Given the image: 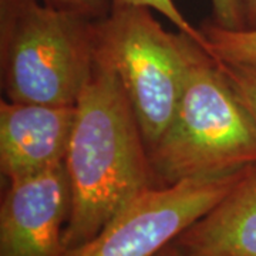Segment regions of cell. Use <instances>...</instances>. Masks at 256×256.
Instances as JSON below:
<instances>
[{
	"label": "cell",
	"mask_w": 256,
	"mask_h": 256,
	"mask_svg": "<svg viewBox=\"0 0 256 256\" xmlns=\"http://www.w3.org/2000/svg\"><path fill=\"white\" fill-rule=\"evenodd\" d=\"M64 164L72 191L66 250L92 240L132 198L154 186L136 112L98 44L90 77L76 102Z\"/></svg>",
	"instance_id": "obj_1"
},
{
	"label": "cell",
	"mask_w": 256,
	"mask_h": 256,
	"mask_svg": "<svg viewBox=\"0 0 256 256\" xmlns=\"http://www.w3.org/2000/svg\"><path fill=\"white\" fill-rule=\"evenodd\" d=\"M154 186L230 174L256 164V124L220 63L186 40L181 97L162 136L148 150Z\"/></svg>",
	"instance_id": "obj_2"
},
{
	"label": "cell",
	"mask_w": 256,
	"mask_h": 256,
	"mask_svg": "<svg viewBox=\"0 0 256 256\" xmlns=\"http://www.w3.org/2000/svg\"><path fill=\"white\" fill-rule=\"evenodd\" d=\"M96 22L43 0H0L2 76L8 100L76 106L97 52Z\"/></svg>",
	"instance_id": "obj_3"
},
{
	"label": "cell",
	"mask_w": 256,
	"mask_h": 256,
	"mask_svg": "<svg viewBox=\"0 0 256 256\" xmlns=\"http://www.w3.org/2000/svg\"><path fill=\"white\" fill-rule=\"evenodd\" d=\"M96 30L97 44L118 74L150 150L181 97L190 36L165 30L144 6H112L108 16L96 22Z\"/></svg>",
	"instance_id": "obj_4"
},
{
	"label": "cell",
	"mask_w": 256,
	"mask_h": 256,
	"mask_svg": "<svg viewBox=\"0 0 256 256\" xmlns=\"http://www.w3.org/2000/svg\"><path fill=\"white\" fill-rule=\"evenodd\" d=\"M246 168L220 176L150 186L128 202L92 240L68 249L64 256H156L212 210Z\"/></svg>",
	"instance_id": "obj_5"
},
{
	"label": "cell",
	"mask_w": 256,
	"mask_h": 256,
	"mask_svg": "<svg viewBox=\"0 0 256 256\" xmlns=\"http://www.w3.org/2000/svg\"><path fill=\"white\" fill-rule=\"evenodd\" d=\"M72 191L66 164L8 182L0 206V256H64Z\"/></svg>",
	"instance_id": "obj_6"
},
{
	"label": "cell",
	"mask_w": 256,
	"mask_h": 256,
	"mask_svg": "<svg viewBox=\"0 0 256 256\" xmlns=\"http://www.w3.org/2000/svg\"><path fill=\"white\" fill-rule=\"evenodd\" d=\"M76 106L0 102V170L9 181L40 174L66 161Z\"/></svg>",
	"instance_id": "obj_7"
},
{
	"label": "cell",
	"mask_w": 256,
	"mask_h": 256,
	"mask_svg": "<svg viewBox=\"0 0 256 256\" xmlns=\"http://www.w3.org/2000/svg\"><path fill=\"white\" fill-rule=\"evenodd\" d=\"M174 244L184 256H256V164Z\"/></svg>",
	"instance_id": "obj_8"
},
{
	"label": "cell",
	"mask_w": 256,
	"mask_h": 256,
	"mask_svg": "<svg viewBox=\"0 0 256 256\" xmlns=\"http://www.w3.org/2000/svg\"><path fill=\"white\" fill-rule=\"evenodd\" d=\"M201 32L215 60L256 64V28H224L210 22L202 24Z\"/></svg>",
	"instance_id": "obj_9"
},
{
	"label": "cell",
	"mask_w": 256,
	"mask_h": 256,
	"mask_svg": "<svg viewBox=\"0 0 256 256\" xmlns=\"http://www.w3.org/2000/svg\"><path fill=\"white\" fill-rule=\"evenodd\" d=\"M218 63L222 72L226 74L235 94L256 124V64Z\"/></svg>",
	"instance_id": "obj_10"
},
{
	"label": "cell",
	"mask_w": 256,
	"mask_h": 256,
	"mask_svg": "<svg viewBox=\"0 0 256 256\" xmlns=\"http://www.w3.org/2000/svg\"><path fill=\"white\" fill-rule=\"evenodd\" d=\"M112 6H144L161 13L168 18L180 32L192 37L206 50V42L202 36L201 28H196L184 16L181 10L176 8L174 0H112Z\"/></svg>",
	"instance_id": "obj_11"
},
{
	"label": "cell",
	"mask_w": 256,
	"mask_h": 256,
	"mask_svg": "<svg viewBox=\"0 0 256 256\" xmlns=\"http://www.w3.org/2000/svg\"><path fill=\"white\" fill-rule=\"evenodd\" d=\"M48 6L66 10L88 20H101L110 14L112 0H43Z\"/></svg>",
	"instance_id": "obj_12"
},
{
	"label": "cell",
	"mask_w": 256,
	"mask_h": 256,
	"mask_svg": "<svg viewBox=\"0 0 256 256\" xmlns=\"http://www.w3.org/2000/svg\"><path fill=\"white\" fill-rule=\"evenodd\" d=\"M214 23L224 28H244L238 0H210Z\"/></svg>",
	"instance_id": "obj_13"
},
{
	"label": "cell",
	"mask_w": 256,
	"mask_h": 256,
	"mask_svg": "<svg viewBox=\"0 0 256 256\" xmlns=\"http://www.w3.org/2000/svg\"><path fill=\"white\" fill-rule=\"evenodd\" d=\"M244 28H256V0H238Z\"/></svg>",
	"instance_id": "obj_14"
},
{
	"label": "cell",
	"mask_w": 256,
	"mask_h": 256,
	"mask_svg": "<svg viewBox=\"0 0 256 256\" xmlns=\"http://www.w3.org/2000/svg\"><path fill=\"white\" fill-rule=\"evenodd\" d=\"M156 256H184L182 252L176 248L174 242L170 244L168 246H165L161 252H158Z\"/></svg>",
	"instance_id": "obj_15"
}]
</instances>
